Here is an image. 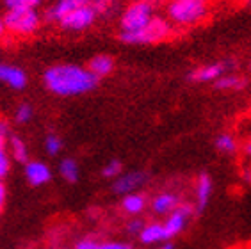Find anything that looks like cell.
<instances>
[{
    "instance_id": "6da1fadb",
    "label": "cell",
    "mask_w": 251,
    "mask_h": 249,
    "mask_svg": "<svg viewBox=\"0 0 251 249\" xmlns=\"http://www.w3.org/2000/svg\"><path fill=\"white\" fill-rule=\"evenodd\" d=\"M45 84L55 95L73 96L95 89L98 84V77L89 72V68H80L75 64H57L45 72Z\"/></svg>"
},
{
    "instance_id": "7a4b0ae2",
    "label": "cell",
    "mask_w": 251,
    "mask_h": 249,
    "mask_svg": "<svg viewBox=\"0 0 251 249\" xmlns=\"http://www.w3.org/2000/svg\"><path fill=\"white\" fill-rule=\"evenodd\" d=\"M208 13V0H171L168 4V18L171 24L189 27L201 22Z\"/></svg>"
},
{
    "instance_id": "3957f363",
    "label": "cell",
    "mask_w": 251,
    "mask_h": 249,
    "mask_svg": "<svg viewBox=\"0 0 251 249\" xmlns=\"http://www.w3.org/2000/svg\"><path fill=\"white\" fill-rule=\"evenodd\" d=\"M171 32H173L171 22L160 18V16H153V20L146 27H143L137 32H121L120 38L123 43L128 45H150L169 38Z\"/></svg>"
},
{
    "instance_id": "277c9868",
    "label": "cell",
    "mask_w": 251,
    "mask_h": 249,
    "mask_svg": "<svg viewBox=\"0 0 251 249\" xmlns=\"http://www.w3.org/2000/svg\"><path fill=\"white\" fill-rule=\"evenodd\" d=\"M4 18L5 30H9L18 36H29V34L36 32L41 24V16L34 7H27V9H7Z\"/></svg>"
},
{
    "instance_id": "5b68a950",
    "label": "cell",
    "mask_w": 251,
    "mask_h": 249,
    "mask_svg": "<svg viewBox=\"0 0 251 249\" xmlns=\"http://www.w3.org/2000/svg\"><path fill=\"white\" fill-rule=\"evenodd\" d=\"M153 5L148 2L135 0L130 5H126L120 20L121 32H137L153 20Z\"/></svg>"
},
{
    "instance_id": "8992f818",
    "label": "cell",
    "mask_w": 251,
    "mask_h": 249,
    "mask_svg": "<svg viewBox=\"0 0 251 249\" xmlns=\"http://www.w3.org/2000/svg\"><path fill=\"white\" fill-rule=\"evenodd\" d=\"M97 16H98V11L95 9V5L87 4V5H82V7H78V9L72 11L70 15H66L59 22V25L66 30H84L95 24Z\"/></svg>"
},
{
    "instance_id": "52a82bcc",
    "label": "cell",
    "mask_w": 251,
    "mask_h": 249,
    "mask_svg": "<svg viewBox=\"0 0 251 249\" xmlns=\"http://www.w3.org/2000/svg\"><path fill=\"white\" fill-rule=\"evenodd\" d=\"M191 216H193L191 205L176 206V208L168 216V219L164 221V230H166V235H168V239H173V237H176L180 231L184 230L185 224H187V221L191 219Z\"/></svg>"
},
{
    "instance_id": "ba28073f",
    "label": "cell",
    "mask_w": 251,
    "mask_h": 249,
    "mask_svg": "<svg viewBox=\"0 0 251 249\" xmlns=\"http://www.w3.org/2000/svg\"><path fill=\"white\" fill-rule=\"evenodd\" d=\"M148 180V174L143 171H134L126 173L116 178V182L112 185V191L116 194H132L134 191H137L139 187H143Z\"/></svg>"
},
{
    "instance_id": "9c48e42d",
    "label": "cell",
    "mask_w": 251,
    "mask_h": 249,
    "mask_svg": "<svg viewBox=\"0 0 251 249\" xmlns=\"http://www.w3.org/2000/svg\"><path fill=\"white\" fill-rule=\"evenodd\" d=\"M87 4H91V0H55V4H52V7H49V11L45 13V20L47 22H57L59 24L72 11Z\"/></svg>"
},
{
    "instance_id": "30bf717a",
    "label": "cell",
    "mask_w": 251,
    "mask_h": 249,
    "mask_svg": "<svg viewBox=\"0 0 251 249\" xmlns=\"http://www.w3.org/2000/svg\"><path fill=\"white\" fill-rule=\"evenodd\" d=\"M230 66L228 62H214V64H205V66H200L196 70L189 73V80L193 82H212L218 80L219 77L225 75L226 68Z\"/></svg>"
},
{
    "instance_id": "8fae6325",
    "label": "cell",
    "mask_w": 251,
    "mask_h": 249,
    "mask_svg": "<svg viewBox=\"0 0 251 249\" xmlns=\"http://www.w3.org/2000/svg\"><path fill=\"white\" fill-rule=\"evenodd\" d=\"M0 82L7 84L13 89H24L27 86V75L18 66L0 64Z\"/></svg>"
},
{
    "instance_id": "7c38bea8",
    "label": "cell",
    "mask_w": 251,
    "mask_h": 249,
    "mask_svg": "<svg viewBox=\"0 0 251 249\" xmlns=\"http://www.w3.org/2000/svg\"><path fill=\"white\" fill-rule=\"evenodd\" d=\"M210 196H212V178L208 176L207 173H203L196 182V212L198 214L207 208Z\"/></svg>"
},
{
    "instance_id": "4fadbf2b",
    "label": "cell",
    "mask_w": 251,
    "mask_h": 249,
    "mask_svg": "<svg viewBox=\"0 0 251 249\" xmlns=\"http://www.w3.org/2000/svg\"><path fill=\"white\" fill-rule=\"evenodd\" d=\"M180 205V198L175 192H160L159 196H155V199L151 201V210L155 214H171V212Z\"/></svg>"
},
{
    "instance_id": "5bb4252c",
    "label": "cell",
    "mask_w": 251,
    "mask_h": 249,
    "mask_svg": "<svg viewBox=\"0 0 251 249\" xmlns=\"http://www.w3.org/2000/svg\"><path fill=\"white\" fill-rule=\"evenodd\" d=\"M25 176L32 185H43L50 180V169L41 162H27Z\"/></svg>"
},
{
    "instance_id": "9a60e30c",
    "label": "cell",
    "mask_w": 251,
    "mask_h": 249,
    "mask_svg": "<svg viewBox=\"0 0 251 249\" xmlns=\"http://www.w3.org/2000/svg\"><path fill=\"white\" fill-rule=\"evenodd\" d=\"M139 239L143 244H157L162 240H168V235L164 230V223H153V224H146L141 231Z\"/></svg>"
},
{
    "instance_id": "2e32d148",
    "label": "cell",
    "mask_w": 251,
    "mask_h": 249,
    "mask_svg": "<svg viewBox=\"0 0 251 249\" xmlns=\"http://www.w3.org/2000/svg\"><path fill=\"white\" fill-rule=\"evenodd\" d=\"M89 72L95 73L98 78L100 77H105V75H109V73L114 70V61H112V57H109V55H97V57H93L91 61H89Z\"/></svg>"
},
{
    "instance_id": "e0dca14e",
    "label": "cell",
    "mask_w": 251,
    "mask_h": 249,
    "mask_svg": "<svg viewBox=\"0 0 251 249\" xmlns=\"http://www.w3.org/2000/svg\"><path fill=\"white\" fill-rule=\"evenodd\" d=\"M214 144H216V148H218L219 151H223V153H226V155L235 153L237 148H239L237 137L233 134H230V132H221V134L216 137Z\"/></svg>"
},
{
    "instance_id": "ac0fdd59",
    "label": "cell",
    "mask_w": 251,
    "mask_h": 249,
    "mask_svg": "<svg viewBox=\"0 0 251 249\" xmlns=\"http://www.w3.org/2000/svg\"><path fill=\"white\" fill-rule=\"evenodd\" d=\"M246 86V80L239 75H223L216 80V87L221 91H239Z\"/></svg>"
},
{
    "instance_id": "d6986e66",
    "label": "cell",
    "mask_w": 251,
    "mask_h": 249,
    "mask_svg": "<svg viewBox=\"0 0 251 249\" xmlns=\"http://www.w3.org/2000/svg\"><path fill=\"white\" fill-rule=\"evenodd\" d=\"M121 206H123V210L125 212L134 214L135 216V214H141V212L145 210L146 199H145V196L132 192V194H126L125 199H123V203H121Z\"/></svg>"
},
{
    "instance_id": "ffe728a7",
    "label": "cell",
    "mask_w": 251,
    "mask_h": 249,
    "mask_svg": "<svg viewBox=\"0 0 251 249\" xmlns=\"http://www.w3.org/2000/svg\"><path fill=\"white\" fill-rule=\"evenodd\" d=\"M59 171H61V176H63L66 182H70V183L77 182L78 166L73 158H64L63 162H61V166H59Z\"/></svg>"
},
{
    "instance_id": "44dd1931",
    "label": "cell",
    "mask_w": 251,
    "mask_h": 249,
    "mask_svg": "<svg viewBox=\"0 0 251 249\" xmlns=\"http://www.w3.org/2000/svg\"><path fill=\"white\" fill-rule=\"evenodd\" d=\"M45 0H4L5 9H27V7H38Z\"/></svg>"
},
{
    "instance_id": "7402d4cb",
    "label": "cell",
    "mask_w": 251,
    "mask_h": 249,
    "mask_svg": "<svg viewBox=\"0 0 251 249\" xmlns=\"http://www.w3.org/2000/svg\"><path fill=\"white\" fill-rule=\"evenodd\" d=\"M11 146H13V155L20 162H27V146L20 137H13L11 139Z\"/></svg>"
},
{
    "instance_id": "603a6c76",
    "label": "cell",
    "mask_w": 251,
    "mask_h": 249,
    "mask_svg": "<svg viewBox=\"0 0 251 249\" xmlns=\"http://www.w3.org/2000/svg\"><path fill=\"white\" fill-rule=\"evenodd\" d=\"M121 173V162L120 160H111L105 164V168L101 169V174L105 178H118Z\"/></svg>"
},
{
    "instance_id": "cb8c5ba5",
    "label": "cell",
    "mask_w": 251,
    "mask_h": 249,
    "mask_svg": "<svg viewBox=\"0 0 251 249\" xmlns=\"http://www.w3.org/2000/svg\"><path fill=\"white\" fill-rule=\"evenodd\" d=\"M45 149H47V153L50 155H57L61 151V139H59L57 135L50 134L47 139H45Z\"/></svg>"
},
{
    "instance_id": "d4e9b609",
    "label": "cell",
    "mask_w": 251,
    "mask_h": 249,
    "mask_svg": "<svg viewBox=\"0 0 251 249\" xmlns=\"http://www.w3.org/2000/svg\"><path fill=\"white\" fill-rule=\"evenodd\" d=\"M30 118H32V109H30V105H27V103L20 105L18 110H16V121H18V123H27Z\"/></svg>"
},
{
    "instance_id": "484cf974",
    "label": "cell",
    "mask_w": 251,
    "mask_h": 249,
    "mask_svg": "<svg viewBox=\"0 0 251 249\" xmlns=\"http://www.w3.org/2000/svg\"><path fill=\"white\" fill-rule=\"evenodd\" d=\"M7 171H9V160H7V157H5L4 153V146H2V137H0V180L7 174Z\"/></svg>"
},
{
    "instance_id": "4316f807",
    "label": "cell",
    "mask_w": 251,
    "mask_h": 249,
    "mask_svg": "<svg viewBox=\"0 0 251 249\" xmlns=\"http://www.w3.org/2000/svg\"><path fill=\"white\" fill-rule=\"evenodd\" d=\"M116 2H120V0H91V4L95 5V9L98 11V15L100 13H105L111 5H114Z\"/></svg>"
},
{
    "instance_id": "83f0119b",
    "label": "cell",
    "mask_w": 251,
    "mask_h": 249,
    "mask_svg": "<svg viewBox=\"0 0 251 249\" xmlns=\"http://www.w3.org/2000/svg\"><path fill=\"white\" fill-rule=\"evenodd\" d=\"M145 223L143 221H139V219H134V221H130L128 223V233H132V235H141V231H143V228H145Z\"/></svg>"
},
{
    "instance_id": "f1b7e54d",
    "label": "cell",
    "mask_w": 251,
    "mask_h": 249,
    "mask_svg": "<svg viewBox=\"0 0 251 249\" xmlns=\"http://www.w3.org/2000/svg\"><path fill=\"white\" fill-rule=\"evenodd\" d=\"M97 249H132V246L125 242H105V244H98Z\"/></svg>"
},
{
    "instance_id": "f546056e",
    "label": "cell",
    "mask_w": 251,
    "mask_h": 249,
    "mask_svg": "<svg viewBox=\"0 0 251 249\" xmlns=\"http://www.w3.org/2000/svg\"><path fill=\"white\" fill-rule=\"evenodd\" d=\"M98 242H95V240H80L77 244V249H97Z\"/></svg>"
},
{
    "instance_id": "4dcf8cb0",
    "label": "cell",
    "mask_w": 251,
    "mask_h": 249,
    "mask_svg": "<svg viewBox=\"0 0 251 249\" xmlns=\"http://www.w3.org/2000/svg\"><path fill=\"white\" fill-rule=\"evenodd\" d=\"M242 151L246 157H251V134H248L244 137V143H242Z\"/></svg>"
},
{
    "instance_id": "1f68e13d",
    "label": "cell",
    "mask_w": 251,
    "mask_h": 249,
    "mask_svg": "<svg viewBox=\"0 0 251 249\" xmlns=\"http://www.w3.org/2000/svg\"><path fill=\"white\" fill-rule=\"evenodd\" d=\"M7 132H9V126H7V123H5L4 120H0V137L4 139L5 135H7Z\"/></svg>"
},
{
    "instance_id": "d6a6232c",
    "label": "cell",
    "mask_w": 251,
    "mask_h": 249,
    "mask_svg": "<svg viewBox=\"0 0 251 249\" xmlns=\"http://www.w3.org/2000/svg\"><path fill=\"white\" fill-rule=\"evenodd\" d=\"M4 196H5L4 185H2V183H0V208H2V203H4Z\"/></svg>"
},
{
    "instance_id": "836d02e7",
    "label": "cell",
    "mask_w": 251,
    "mask_h": 249,
    "mask_svg": "<svg viewBox=\"0 0 251 249\" xmlns=\"http://www.w3.org/2000/svg\"><path fill=\"white\" fill-rule=\"evenodd\" d=\"M5 32V25H4V18H0V38L4 36Z\"/></svg>"
},
{
    "instance_id": "e575fe53",
    "label": "cell",
    "mask_w": 251,
    "mask_h": 249,
    "mask_svg": "<svg viewBox=\"0 0 251 249\" xmlns=\"http://www.w3.org/2000/svg\"><path fill=\"white\" fill-rule=\"evenodd\" d=\"M160 249H173V246H171V244H166V246H162Z\"/></svg>"
},
{
    "instance_id": "d590c367",
    "label": "cell",
    "mask_w": 251,
    "mask_h": 249,
    "mask_svg": "<svg viewBox=\"0 0 251 249\" xmlns=\"http://www.w3.org/2000/svg\"><path fill=\"white\" fill-rule=\"evenodd\" d=\"M141 2H148V4H153V2H159V0H141Z\"/></svg>"
},
{
    "instance_id": "8d00e7d4",
    "label": "cell",
    "mask_w": 251,
    "mask_h": 249,
    "mask_svg": "<svg viewBox=\"0 0 251 249\" xmlns=\"http://www.w3.org/2000/svg\"><path fill=\"white\" fill-rule=\"evenodd\" d=\"M250 70H251V66H250Z\"/></svg>"
}]
</instances>
